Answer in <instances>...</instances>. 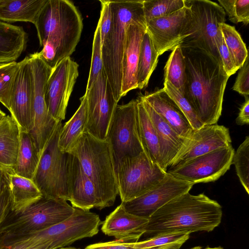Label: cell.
<instances>
[{
	"mask_svg": "<svg viewBox=\"0 0 249 249\" xmlns=\"http://www.w3.org/2000/svg\"><path fill=\"white\" fill-rule=\"evenodd\" d=\"M180 47L185 62L184 96L203 125L217 124L229 77L221 62L206 51L197 47Z\"/></svg>",
	"mask_w": 249,
	"mask_h": 249,
	"instance_id": "1",
	"label": "cell"
},
{
	"mask_svg": "<svg viewBox=\"0 0 249 249\" xmlns=\"http://www.w3.org/2000/svg\"><path fill=\"white\" fill-rule=\"evenodd\" d=\"M222 217L221 205L203 194L186 193L157 210L149 218L143 235L146 239L174 231L210 232Z\"/></svg>",
	"mask_w": 249,
	"mask_h": 249,
	"instance_id": "2",
	"label": "cell"
},
{
	"mask_svg": "<svg viewBox=\"0 0 249 249\" xmlns=\"http://www.w3.org/2000/svg\"><path fill=\"white\" fill-rule=\"evenodd\" d=\"M34 25L40 53L53 69L75 51L83 28L81 14L68 0H47Z\"/></svg>",
	"mask_w": 249,
	"mask_h": 249,
	"instance_id": "3",
	"label": "cell"
},
{
	"mask_svg": "<svg viewBox=\"0 0 249 249\" xmlns=\"http://www.w3.org/2000/svg\"><path fill=\"white\" fill-rule=\"evenodd\" d=\"M99 216L75 208L67 219L46 229L23 234H0V249H58L97 234Z\"/></svg>",
	"mask_w": 249,
	"mask_h": 249,
	"instance_id": "4",
	"label": "cell"
},
{
	"mask_svg": "<svg viewBox=\"0 0 249 249\" xmlns=\"http://www.w3.org/2000/svg\"><path fill=\"white\" fill-rule=\"evenodd\" d=\"M112 27L102 43L103 70L115 100L122 98V60L128 27L133 21L146 25L143 0H110Z\"/></svg>",
	"mask_w": 249,
	"mask_h": 249,
	"instance_id": "5",
	"label": "cell"
},
{
	"mask_svg": "<svg viewBox=\"0 0 249 249\" xmlns=\"http://www.w3.org/2000/svg\"><path fill=\"white\" fill-rule=\"evenodd\" d=\"M70 153L78 160L104 208L112 206L119 193L112 150L107 140H99L84 132Z\"/></svg>",
	"mask_w": 249,
	"mask_h": 249,
	"instance_id": "6",
	"label": "cell"
},
{
	"mask_svg": "<svg viewBox=\"0 0 249 249\" xmlns=\"http://www.w3.org/2000/svg\"><path fill=\"white\" fill-rule=\"evenodd\" d=\"M62 122L58 124L42 151L33 181L47 199L69 201L70 153L61 151L58 140Z\"/></svg>",
	"mask_w": 249,
	"mask_h": 249,
	"instance_id": "7",
	"label": "cell"
},
{
	"mask_svg": "<svg viewBox=\"0 0 249 249\" xmlns=\"http://www.w3.org/2000/svg\"><path fill=\"white\" fill-rule=\"evenodd\" d=\"M74 209L67 201L42 197L22 210L11 211L0 227V234H23L46 229L69 218Z\"/></svg>",
	"mask_w": 249,
	"mask_h": 249,
	"instance_id": "8",
	"label": "cell"
},
{
	"mask_svg": "<svg viewBox=\"0 0 249 249\" xmlns=\"http://www.w3.org/2000/svg\"><path fill=\"white\" fill-rule=\"evenodd\" d=\"M32 85L33 125L29 132L39 153L60 121L50 114L45 101L46 87L53 70L39 52L29 55ZM62 122V121H61Z\"/></svg>",
	"mask_w": 249,
	"mask_h": 249,
	"instance_id": "9",
	"label": "cell"
},
{
	"mask_svg": "<svg viewBox=\"0 0 249 249\" xmlns=\"http://www.w3.org/2000/svg\"><path fill=\"white\" fill-rule=\"evenodd\" d=\"M115 172L122 202L144 194L159 184L167 174L144 151L135 157L122 159Z\"/></svg>",
	"mask_w": 249,
	"mask_h": 249,
	"instance_id": "10",
	"label": "cell"
},
{
	"mask_svg": "<svg viewBox=\"0 0 249 249\" xmlns=\"http://www.w3.org/2000/svg\"><path fill=\"white\" fill-rule=\"evenodd\" d=\"M184 3L191 11L194 27L192 34L178 45L200 48L221 62L216 41L220 24L225 23L224 10L209 0H184Z\"/></svg>",
	"mask_w": 249,
	"mask_h": 249,
	"instance_id": "11",
	"label": "cell"
},
{
	"mask_svg": "<svg viewBox=\"0 0 249 249\" xmlns=\"http://www.w3.org/2000/svg\"><path fill=\"white\" fill-rule=\"evenodd\" d=\"M138 101L117 105L111 120L107 139L112 150L116 170L122 159L133 157L143 151L138 124Z\"/></svg>",
	"mask_w": 249,
	"mask_h": 249,
	"instance_id": "12",
	"label": "cell"
},
{
	"mask_svg": "<svg viewBox=\"0 0 249 249\" xmlns=\"http://www.w3.org/2000/svg\"><path fill=\"white\" fill-rule=\"evenodd\" d=\"M234 152L231 144L169 168L167 173L194 185L215 181L230 169Z\"/></svg>",
	"mask_w": 249,
	"mask_h": 249,
	"instance_id": "13",
	"label": "cell"
},
{
	"mask_svg": "<svg viewBox=\"0 0 249 249\" xmlns=\"http://www.w3.org/2000/svg\"><path fill=\"white\" fill-rule=\"evenodd\" d=\"M85 94L87 98V122L85 132L98 140L105 141L118 102L103 70Z\"/></svg>",
	"mask_w": 249,
	"mask_h": 249,
	"instance_id": "14",
	"label": "cell"
},
{
	"mask_svg": "<svg viewBox=\"0 0 249 249\" xmlns=\"http://www.w3.org/2000/svg\"><path fill=\"white\" fill-rule=\"evenodd\" d=\"M194 21L191 11L185 5L166 16L153 19L146 23L149 34L159 56L173 50L192 34Z\"/></svg>",
	"mask_w": 249,
	"mask_h": 249,
	"instance_id": "15",
	"label": "cell"
},
{
	"mask_svg": "<svg viewBox=\"0 0 249 249\" xmlns=\"http://www.w3.org/2000/svg\"><path fill=\"white\" fill-rule=\"evenodd\" d=\"M79 65L67 57L53 69L48 80L45 101L50 114L56 120L65 119L67 107L79 75Z\"/></svg>",
	"mask_w": 249,
	"mask_h": 249,
	"instance_id": "16",
	"label": "cell"
},
{
	"mask_svg": "<svg viewBox=\"0 0 249 249\" xmlns=\"http://www.w3.org/2000/svg\"><path fill=\"white\" fill-rule=\"evenodd\" d=\"M193 185L167 173L164 179L154 188L122 203L128 213L148 219L157 210L172 199L189 192Z\"/></svg>",
	"mask_w": 249,
	"mask_h": 249,
	"instance_id": "17",
	"label": "cell"
},
{
	"mask_svg": "<svg viewBox=\"0 0 249 249\" xmlns=\"http://www.w3.org/2000/svg\"><path fill=\"white\" fill-rule=\"evenodd\" d=\"M231 142L228 128L217 124L204 125L194 130L185 140L169 168L227 146Z\"/></svg>",
	"mask_w": 249,
	"mask_h": 249,
	"instance_id": "18",
	"label": "cell"
},
{
	"mask_svg": "<svg viewBox=\"0 0 249 249\" xmlns=\"http://www.w3.org/2000/svg\"><path fill=\"white\" fill-rule=\"evenodd\" d=\"M21 61L13 89L9 111L20 130L29 133L33 125L32 85L29 55Z\"/></svg>",
	"mask_w": 249,
	"mask_h": 249,
	"instance_id": "19",
	"label": "cell"
},
{
	"mask_svg": "<svg viewBox=\"0 0 249 249\" xmlns=\"http://www.w3.org/2000/svg\"><path fill=\"white\" fill-rule=\"evenodd\" d=\"M69 190L72 206L84 210L104 208L93 183L84 172L77 158L70 153L69 164Z\"/></svg>",
	"mask_w": 249,
	"mask_h": 249,
	"instance_id": "20",
	"label": "cell"
},
{
	"mask_svg": "<svg viewBox=\"0 0 249 249\" xmlns=\"http://www.w3.org/2000/svg\"><path fill=\"white\" fill-rule=\"evenodd\" d=\"M148 219L132 214L123 204L107 215L102 223L101 230L106 235L126 242H138L143 234Z\"/></svg>",
	"mask_w": 249,
	"mask_h": 249,
	"instance_id": "21",
	"label": "cell"
},
{
	"mask_svg": "<svg viewBox=\"0 0 249 249\" xmlns=\"http://www.w3.org/2000/svg\"><path fill=\"white\" fill-rule=\"evenodd\" d=\"M146 25L132 22L127 30L122 60V97L138 89L137 73L141 42Z\"/></svg>",
	"mask_w": 249,
	"mask_h": 249,
	"instance_id": "22",
	"label": "cell"
},
{
	"mask_svg": "<svg viewBox=\"0 0 249 249\" xmlns=\"http://www.w3.org/2000/svg\"><path fill=\"white\" fill-rule=\"evenodd\" d=\"M141 97L181 137L186 139L194 131L184 113L163 88Z\"/></svg>",
	"mask_w": 249,
	"mask_h": 249,
	"instance_id": "23",
	"label": "cell"
},
{
	"mask_svg": "<svg viewBox=\"0 0 249 249\" xmlns=\"http://www.w3.org/2000/svg\"><path fill=\"white\" fill-rule=\"evenodd\" d=\"M140 97L157 133L160 146V167L167 172L186 139L178 135L141 96Z\"/></svg>",
	"mask_w": 249,
	"mask_h": 249,
	"instance_id": "24",
	"label": "cell"
},
{
	"mask_svg": "<svg viewBox=\"0 0 249 249\" xmlns=\"http://www.w3.org/2000/svg\"><path fill=\"white\" fill-rule=\"evenodd\" d=\"M20 129L11 116L0 119V171L13 172L19 147Z\"/></svg>",
	"mask_w": 249,
	"mask_h": 249,
	"instance_id": "25",
	"label": "cell"
},
{
	"mask_svg": "<svg viewBox=\"0 0 249 249\" xmlns=\"http://www.w3.org/2000/svg\"><path fill=\"white\" fill-rule=\"evenodd\" d=\"M27 41L28 34L21 26L0 20V64L16 61Z\"/></svg>",
	"mask_w": 249,
	"mask_h": 249,
	"instance_id": "26",
	"label": "cell"
},
{
	"mask_svg": "<svg viewBox=\"0 0 249 249\" xmlns=\"http://www.w3.org/2000/svg\"><path fill=\"white\" fill-rule=\"evenodd\" d=\"M47 0H0V20L35 24Z\"/></svg>",
	"mask_w": 249,
	"mask_h": 249,
	"instance_id": "27",
	"label": "cell"
},
{
	"mask_svg": "<svg viewBox=\"0 0 249 249\" xmlns=\"http://www.w3.org/2000/svg\"><path fill=\"white\" fill-rule=\"evenodd\" d=\"M5 173L10 191L12 211L22 210L42 197L41 192L33 180L13 172Z\"/></svg>",
	"mask_w": 249,
	"mask_h": 249,
	"instance_id": "28",
	"label": "cell"
},
{
	"mask_svg": "<svg viewBox=\"0 0 249 249\" xmlns=\"http://www.w3.org/2000/svg\"><path fill=\"white\" fill-rule=\"evenodd\" d=\"M80 100L81 103L78 108L60 130L58 146L65 152H71L85 132L87 122V96L84 94Z\"/></svg>",
	"mask_w": 249,
	"mask_h": 249,
	"instance_id": "29",
	"label": "cell"
},
{
	"mask_svg": "<svg viewBox=\"0 0 249 249\" xmlns=\"http://www.w3.org/2000/svg\"><path fill=\"white\" fill-rule=\"evenodd\" d=\"M40 159V154L30 134L20 130L19 147L13 173L33 179Z\"/></svg>",
	"mask_w": 249,
	"mask_h": 249,
	"instance_id": "30",
	"label": "cell"
},
{
	"mask_svg": "<svg viewBox=\"0 0 249 249\" xmlns=\"http://www.w3.org/2000/svg\"><path fill=\"white\" fill-rule=\"evenodd\" d=\"M137 99L139 132L143 151L153 162L160 166V146L156 130L140 97Z\"/></svg>",
	"mask_w": 249,
	"mask_h": 249,
	"instance_id": "31",
	"label": "cell"
},
{
	"mask_svg": "<svg viewBox=\"0 0 249 249\" xmlns=\"http://www.w3.org/2000/svg\"><path fill=\"white\" fill-rule=\"evenodd\" d=\"M159 56L152 39L146 31L141 42L138 64V89H142L147 86L150 76L156 68Z\"/></svg>",
	"mask_w": 249,
	"mask_h": 249,
	"instance_id": "32",
	"label": "cell"
},
{
	"mask_svg": "<svg viewBox=\"0 0 249 249\" xmlns=\"http://www.w3.org/2000/svg\"><path fill=\"white\" fill-rule=\"evenodd\" d=\"M164 81L168 82L184 95L186 81L185 62L181 47L177 46L164 67Z\"/></svg>",
	"mask_w": 249,
	"mask_h": 249,
	"instance_id": "33",
	"label": "cell"
},
{
	"mask_svg": "<svg viewBox=\"0 0 249 249\" xmlns=\"http://www.w3.org/2000/svg\"><path fill=\"white\" fill-rule=\"evenodd\" d=\"M190 234L188 231L166 232L132 244L135 249H179Z\"/></svg>",
	"mask_w": 249,
	"mask_h": 249,
	"instance_id": "34",
	"label": "cell"
},
{
	"mask_svg": "<svg viewBox=\"0 0 249 249\" xmlns=\"http://www.w3.org/2000/svg\"><path fill=\"white\" fill-rule=\"evenodd\" d=\"M220 28L234 63L239 70L249 55L246 45L234 26L223 23L220 24Z\"/></svg>",
	"mask_w": 249,
	"mask_h": 249,
	"instance_id": "35",
	"label": "cell"
},
{
	"mask_svg": "<svg viewBox=\"0 0 249 249\" xmlns=\"http://www.w3.org/2000/svg\"><path fill=\"white\" fill-rule=\"evenodd\" d=\"M22 61L0 64V102L9 111L13 89Z\"/></svg>",
	"mask_w": 249,
	"mask_h": 249,
	"instance_id": "36",
	"label": "cell"
},
{
	"mask_svg": "<svg viewBox=\"0 0 249 249\" xmlns=\"http://www.w3.org/2000/svg\"><path fill=\"white\" fill-rule=\"evenodd\" d=\"M185 6L184 0H144L143 10L146 23L169 15Z\"/></svg>",
	"mask_w": 249,
	"mask_h": 249,
	"instance_id": "37",
	"label": "cell"
},
{
	"mask_svg": "<svg viewBox=\"0 0 249 249\" xmlns=\"http://www.w3.org/2000/svg\"><path fill=\"white\" fill-rule=\"evenodd\" d=\"M232 164L235 167L236 174L244 188L249 194V137L245 140L234 152Z\"/></svg>",
	"mask_w": 249,
	"mask_h": 249,
	"instance_id": "38",
	"label": "cell"
},
{
	"mask_svg": "<svg viewBox=\"0 0 249 249\" xmlns=\"http://www.w3.org/2000/svg\"><path fill=\"white\" fill-rule=\"evenodd\" d=\"M163 89L184 113L194 130L203 126L195 110L183 94L167 81H164Z\"/></svg>",
	"mask_w": 249,
	"mask_h": 249,
	"instance_id": "39",
	"label": "cell"
},
{
	"mask_svg": "<svg viewBox=\"0 0 249 249\" xmlns=\"http://www.w3.org/2000/svg\"><path fill=\"white\" fill-rule=\"evenodd\" d=\"M219 5L228 15L232 22H242L247 25L249 22V0H218Z\"/></svg>",
	"mask_w": 249,
	"mask_h": 249,
	"instance_id": "40",
	"label": "cell"
},
{
	"mask_svg": "<svg viewBox=\"0 0 249 249\" xmlns=\"http://www.w3.org/2000/svg\"><path fill=\"white\" fill-rule=\"evenodd\" d=\"M101 47L100 29L98 23L94 35L91 65L86 92L89 91L103 70Z\"/></svg>",
	"mask_w": 249,
	"mask_h": 249,
	"instance_id": "41",
	"label": "cell"
},
{
	"mask_svg": "<svg viewBox=\"0 0 249 249\" xmlns=\"http://www.w3.org/2000/svg\"><path fill=\"white\" fill-rule=\"evenodd\" d=\"M12 211V202L8 179L5 172L0 171V227Z\"/></svg>",
	"mask_w": 249,
	"mask_h": 249,
	"instance_id": "42",
	"label": "cell"
},
{
	"mask_svg": "<svg viewBox=\"0 0 249 249\" xmlns=\"http://www.w3.org/2000/svg\"><path fill=\"white\" fill-rule=\"evenodd\" d=\"M216 47L221 61L223 69L230 77L238 69L236 67L232 57L226 46L221 31L218 34L216 39Z\"/></svg>",
	"mask_w": 249,
	"mask_h": 249,
	"instance_id": "43",
	"label": "cell"
},
{
	"mask_svg": "<svg viewBox=\"0 0 249 249\" xmlns=\"http://www.w3.org/2000/svg\"><path fill=\"white\" fill-rule=\"evenodd\" d=\"M101 10L98 21L100 26L101 44L109 34L112 26L113 12L110 0H100Z\"/></svg>",
	"mask_w": 249,
	"mask_h": 249,
	"instance_id": "44",
	"label": "cell"
},
{
	"mask_svg": "<svg viewBox=\"0 0 249 249\" xmlns=\"http://www.w3.org/2000/svg\"><path fill=\"white\" fill-rule=\"evenodd\" d=\"M239 70L232 87L233 90L239 93L248 96L249 94V58L247 56Z\"/></svg>",
	"mask_w": 249,
	"mask_h": 249,
	"instance_id": "45",
	"label": "cell"
},
{
	"mask_svg": "<svg viewBox=\"0 0 249 249\" xmlns=\"http://www.w3.org/2000/svg\"><path fill=\"white\" fill-rule=\"evenodd\" d=\"M85 249H135L132 242H126L121 240L98 243L89 245Z\"/></svg>",
	"mask_w": 249,
	"mask_h": 249,
	"instance_id": "46",
	"label": "cell"
},
{
	"mask_svg": "<svg viewBox=\"0 0 249 249\" xmlns=\"http://www.w3.org/2000/svg\"><path fill=\"white\" fill-rule=\"evenodd\" d=\"M238 125H243L249 124V99L246 96L245 101L241 106L238 115L236 119Z\"/></svg>",
	"mask_w": 249,
	"mask_h": 249,
	"instance_id": "47",
	"label": "cell"
},
{
	"mask_svg": "<svg viewBox=\"0 0 249 249\" xmlns=\"http://www.w3.org/2000/svg\"><path fill=\"white\" fill-rule=\"evenodd\" d=\"M6 114L0 108V119L5 116Z\"/></svg>",
	"mask_w": 249,
	"mask_h": 249,
	"instance_id": "48",
	"label": "cell"
},
{
	"mask_svg": "<svg viewBox=\"0 0 249 249\" xmlns=\"http://www.w3.org/2000/svg\"><path fill=\"white\" fill-rule=\"evenodd\" d=\"M203 249H223L222 248H220V247H216V248L207 247V248H206Z\"/></svg>",
	"mask_w": 249,
	"mask_h": 249,
	"instance_id": "49",
	"label": "cell"
},
{
	"mask_svg": "<svg viewBox=\"0 0 249 249\" xmlns=\"http://www.w3.org/2000/svg\"><path fill=\"white\" fill-rule=\"evenodd\" d=\"M58 249H78L73 247L61 248Z\"/></svg>",
	"mask_w": 249,
	"mask_h": 249,
	"instance_id": "50",
	"label": "cell"
},
{
	"mask_svg": "<svg viewBox=\"0 0 249 249\" xmlns=\"http://www.w3.org/2000/svg\"><path fill=\"white\" fill-rule=\"evenodd\" d=\"M189 249H201V248L199 246H196Z\"/></svg>",
	"mask_w": 249,
	"mask_h": 249,
	"instance_id": "51",
	"label": "cell"
}]
</instances>
